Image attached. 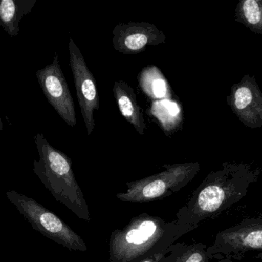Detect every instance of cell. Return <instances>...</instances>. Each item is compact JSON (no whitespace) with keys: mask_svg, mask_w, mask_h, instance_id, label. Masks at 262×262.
Instances as JSON below:
<instances>
[{"mask_svg":"<svg viewBox=\"0 0 262 262\" xmlns=\"http://www.w3.org/2000/svg\"><path fill=\"white\" fill-rule=\"evenodd\" d=\"M260 168L244 162H226L207 175L178 214L179 223L192 230L200 223L213 218L239 203L261 175Z\"/></svg>","mask_w":262,"mask_h":262,"instance_id":"1","label":"cell"},{"mask_svg":"<svg viewBox=\"0 0 262 262\" xmlns=\"http://www.w3.org/2000/svg\"><path fill=\"white\" fill-rule=\"evenodd\" d=\"M39 159L34 161V172L52 196L78 218L90 221L89 206L72 169V162L55 149L41 133L34 136Z\"/></svg>","mask_w":262,"mask_h":262,"instance_id":"2","label":"cell"},{"mask_svg":"<svg viewBox=\"0 0 262 262\" xmlns=\"http://www.w3.org/2000/svg\"><path fill=\"white\" fill-rule=\"evenodd\" d=\"M180 231L186 232L179 224H166L146 214L134 218L124 229L112 234L110 261L136 262L142 257L152 256L151 252L162 250V246H169Z\"/></svg>","mask_w":262,"mask_h":262,"instance_id":"3","label":"cell"},{"mask_svg":"<svg viewBox=\"0 0 262 262\" xmlns=\"http://www.w3.org/2000/svg\"><path fill=\"white\" fill-rule=\"evenodd\" d=\"M165 170L138 181L127 183V190L118 193V199L127 203H148L164 198L183 189L200 170L199 163L164 165Z\"/></svg>","mask_w":262,"mask_h":262,"instance_id":"4","label":"cell"},{"mask_svg":"<svg viewBox=\"0 0 262 262\" xmlns=\"http://www.w3.org/2000/svg\"><path fill=\"white\" fill-rule=\"evenodd\" d=\"M6 195L35 230L70 250L87 251V246L81 236L35 200L15 191L6 192Z\"/></svg>","mask_w":262,"mask_h":262,"instance_id":"5","label":"cell"},{"mask_svg":"<svg viewBox=\"0 0 262 262\" xmlns=\"http://www.w3.org/2000/svg\"><path fill=\"white\" fill-rule=\"evenodd\" d=\"M262 251V215L217 234L213 245L207 248L210 259L228 258L241 261L248 252Z\"/></svg>","mask_w":262,"mask_h":262,"instance_id":"6","label":"cell"},{"mask_svg":"<svg viewBox=\"0 0 262 262\" xmlns=\"http://www.w3.org/2000/svg\"><path fill=\"white\" fill-rule=\"evenodd\" d=\"M69 65L73 75L78 104L88 135H90L95 128L94 113L100 109L96 80L87 66L79 48L72 38L69 39Z\"/></svg>","mask_w":262,"mask_h":262,"instance_id":"7","label":"cell"},{"mask_svg":"<svg viewBox=\"0 0 262 262\" xmlns=\"http://www.w3.org/2000/svg\"><path fill=\"white\" fill-rule=\"evenodd\" d=\"M35 75L45 96L58 115L69 126H76L75 103L60 66L58 54H55L50 64L38 69Z\"/></svg>","mask_w":262,"mask_h":262,"instance_id":"8","label":"cell"},{"mask_svg":"<svg viewBox=\"0 0 262 262\" xmlns=\"http://www.w3.org/2000/svg\"><path fill=\"white\" fill-rule=\"evenodd\" d=\"M226 102L245 126L262 128V91L255 75L246 74L239 83L232 85Z\"/></svg>","mask_w":262,"mask_h":262,"instance_id":"9","label":"cell"},{"mask_svg":"<svg viewBox=\"0 0 262 262\" xmlns=\"http://www.w3.org/2000/svg\"><path fill=\"white\" fill-rule=\"evenodd\" d=\"M112 33L114 49L127 55L140 53L149 46L162 44L166 39L163 31L146 22L118 23Z\"/></svg>","mask_w":262,"mask_h":262,"instance_id":"10","label":"cell"},{"mask_svg":"<svg viewBox=\"0 0 262 262\" xmlns=\"http://www.w3.org/2000/svg\"><path fill=\"white\" fill-rule=\"evenodd\" d=\"M115 101L121 115L134 126L135 130L143 135L146 130V123L141 108L137 103L134 89L123 80L115 81L113 86Z\"/></svg>","mask_w":262,"mask_h":262,"instance_id":"11","label":"cell"},{"mask_svg":"<svg viewBox=\"0 0 262 262\" xmlns=\"http://www.w3.org/2000/svg\"><path fill=\"white\" fill-rule=\"evenodd\" d=\"M37 0H0V26L10 35L19 33L20 21L30 13Z\"/></svg>","mask_w":262,"mask_h":262,"instance_id":"12","label":"cell"},{"mask_svg":"<svg viewBox=\"0 0 262 262\" xmlns=\"http://www.w3.org/2000/svg\"><path fill=\"white\" fill-rule=\"evenodd\" d=\"M235 20L262 35V0H241L235 8Z\"/></svg>","mask_w":262,"mask_h":262,"instance_id":"13","label":"cell"},{"mask_svg":"<svg viewBox=\"0 0 262 262\" xmlns=\"http://www.w3.org/2000/svg\"><path fill=\"white\" fill-rule=\"evenodd\" d=\"M139 83L142 90L151 98H161L168 96L169 85L157 67L150 66L143 69L139 75Z\"/></svg>","mask_w":262,"mask_h":262,"instance_id":"14","label":"cell"},{"mask_svg":"<svg viewBox=\"0 0 262 262\" xmlns=\"http://www.w3.org/2000/svg\"><path fill=\"white\" fill-rule=\"evenodd\" d=\"M207 247L203 244H196L188 248L183 252V258L176 262H209Z\"/></svg>","mask_w":262,"mask_h":262,"instance_id":"15","label":"cell"},{"mask_svg":"<svg viewBox=\"0 0 262 262\" xmlns=\"http://www.w3.org/2000/svg\"><path fill=\"white\" fill-rule=\"evenodd\" d=\"M163 253L157 254V255H152V256L147 257V258H144L143 261L140 262H156V260L160 259Z\"/></svg>","mask_w":262,"mask_h":262,"instance_id":"16","label":"cell"},{"mask_svg":"<svg viewBox=\"0 0 262 262\" xmlns=\"http://www.w3.org/2000/svg\"><path fill=\"white\" fill-rule=\"evenodd\" d=\"M217 262H235L233 259H231V258H222V259H218V261Z\"/></svg>","mask_w":262,"mask_h":262,"instance_id":"17","label":"cell"},{"mask_svg":"<svg viewBox=\"0 0 262 262\" xmlns=\"http://www.w3.org/2000/svg\"><path fill=\"white\" fill-rule=\"evenodd\" d=\"M256 258H258V259H260L261 261H262V252H261V253L258 254V255H256Z\"/></svg>","mask_w":262,"mask_h":262,"instance_id":"18","label":"cell"},{"mask_svg":"<svg viewBox=\"0 0 262 262\" xmlns=\"http://www.w3.org/2000/svg\"><path fill=\"white\" fill-rule=\"evenodd\" d=\"M3 122H2L1 117H0V131L3 130Z\"/></svg>","mask_w":262,"mask_h":262,"instance_id":"19","label":"cell"}]
</instances>
